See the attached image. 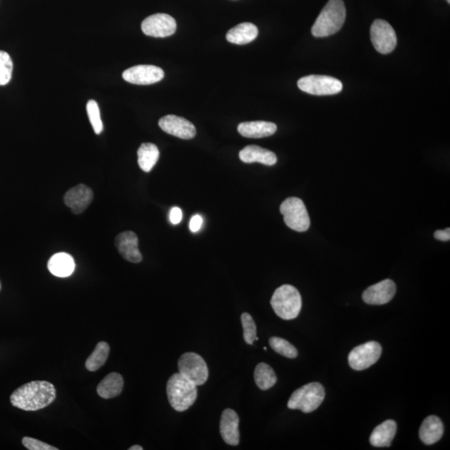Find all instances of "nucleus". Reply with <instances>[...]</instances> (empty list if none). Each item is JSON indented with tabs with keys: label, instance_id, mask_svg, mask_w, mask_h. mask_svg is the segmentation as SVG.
Instances as JSON below:
<instances>
[{
	"label": "nucleus",
	"instance_id": "1",
	"mask_svg": "<svg viewBox=\"0 0 450 450\" xmlns=\"http://www.w3.org/2000/svg\"><path fill=\"white\" fill-rule=\"evenodd\" d=\"M56 399V390L48 382H29L17 388L10 396L12 405L25 411H37L51 405Z\"/></svg>",
	"mask_w": 450,
	"mask_h": 450
},
{
	"label": "nucleus",
	"instance_id": "2",
	"mask_svg": "<svg viewBox=\"0 0 450 450\" xmlns=\"http://www.w3.org/2000/svg\"><path fill=\"white\" fill-rule=\"evenodd\" d=\"M346 18L343 0H329L319 14L311 29L314 37H328L340 32Z\"/></svg>",
	"mask_w": 450,
	"mask_h": 450
},
{
	"label": "nucleus",
	"instance_id": "3",
	"mask_svg": "<svg viewBox=\"0 0 450 450\" xmlns=\"http://www.w3.org/2000/svg\"><path fill=\"white\" fill-rule=\"evenodd\" d=\"M197 387L180 373L173 375L167 383L168 402L173 409L178 412L190 409L197 399Z\"/></svg>",
	"mask_w": 450,
	"mask_h": 450
},
{
	"label": "nucleus",
	"instance_id": "4",
	"mask_svg": "<svg viewBox=\"0 0 450 450\" xmlns=\"http://www.w3.org/2000/svg\"><path fill=\"white\" fill-rule=\"evenodd\" d=\"M271 303L279 318L284 321H292L299 316L301 310V295L295 287L284 284L277 288L272 296Z\"/></svg>",
	"mask_w": 450,
	"mask_h": 450
},
{
	"label": "nucleus",
	"instance_id": "5",
	"mask_svg": "<svg viewBox=\"0 0 450 450\" xmlns=\"http://www.w3.org/2000/svg\"><path fill=\"white\" fill-rule=\"evenodd\" d=\"M325 397V388L321 384L314 382L305 384L292 394L288 402L290 410L311 413L321 406Z\"/></svg>",
	"mask_w": 450,
	"mask_h": 450
},
{
	"label": "nucleus",
	"instance_id": "6",
	"mask_svg": "<svg viewBox=\"0 0 450 450\" xmlns=\"http://www.w3.org/2000/svg\"><path fill=\"white\" fill-rule=\"evenodd\" d=\"M280 213L288 228L297 232H305L309 229L310 218L302 199L296 197L286 199L280 205Z\"/></svg>",
	"mask_w": 450,
	"mask_h": 450
},
{
	"label": "nucleus",
	"instance_id": "7",
	"mask_svg": "<svg viewBox=\"0 0 450 450\" xmlns=\"http://www.w3.org/2000/svg\"><path fill=\"white\" fill-rule=\"evenodd\" d=\"M179 373L196 386H203L209 378V368L205 360L195 353H186L178 361Z\"/></svg>",
	"mask_w": 450,
	"mask_h": 450
},
{
	"label": "nucleus",
	"instance_id": "8",
	"mask_svg": "<svg viewBox=\"0 0 450 450\" xmlns=\"http://www.w3.org/2000/svg\"><path fill=\"white\" fill-rule=\"evenodd\" d=\"M300 90L313 95H333L340 93L343 84L334 77L309 75L298 82Z\"/></svg>",
	"mask_w": 450,
	"mask_h": 450
},
{
	"label": "nucleus",
	"instance_id": "9",
	"mask_svg": "<svg viewBox=\"0 0 450 450\" xmlns=\"http://www.w3.org/2000/svg\"><path fill=\"white\" fill-rule=\"evenodd\" d=\"M382 353V347L378 342H368L352 349L349 355V364L355 371H364L374 365Z\"/></svg>",
	"mask_w": 450,
	"mask_h": 450
},
{
	"label": "nucleus",
	"instance_id": "10",
	"mask_svg": "<svg viewBox=\"0 0 450 450\" xmlns=\"http://www.w3.org/2000/svg\"><path fill=\"white\" fill-rule=\"evenodd\" d=\"M373 45L377 51L383 55L393 52L397 45V36L393 27L383 19H376L371 29Z\"/></svg>",
	"mask_w": 450,
	"mask_h": 450
},
{
	"label": "nucleus",
	"instance_id": "11",
	"mask_svg": "<svg viewBox=\"0 0 450 450\" xmlns=\"http://www.w3.org/2000/svg\"><path fill=\"white\" fill-rule=\"evenodd\" d=\"M142 32L146 36L155 38H165L176 32L175 19L166 14H156L146 18L141 25Z\"/></svg>",
	"mask_w": 450,
	"mask_h": 450
},
{
	"label": "nucleus",
	"instance_id": "12",
	"mask_svg": "<svg viewBox=\"0 0 450 450\" xmlns=\"http://www.w3.org/2000/svg\"><path fill=\"white\" fill-rule=\"evenodd\" d=\"M164 77L162 68L155 65L141 64L126 69L123 73L125 82L138 86H148L160 82Z\"/></svg>",
	"mask_w": 450,
	"mask_h": 450
},
{
	"label": "nucleus",
	"instance_id": "13",
	"mask_svg": "<svg viewBox=\"0 0 450 450\" xmlns=\"http://www.w3.org/2000/svg\"><path fill=\"white\" fill-rule=\"evenodd\" d=\"M161 129L173 136L190 140L196 136V129L191 122L176 115H166L159 121Z\"/></svg>",
	"mask_w": 450,
	"mask_h": 450
},
{
	"label": "nucleus",
	"instance_id": "14",
	"mask_svg": "<svg viewBox=\"0 0 450 450\" xmlns=\"http://www.w3.org/2000/svg\"><path fill=\"white\" fill-rule=\"evenodd\" d=\"M396 284L391 279H384L383 282L368 287L363 293L362 298L365 303L371 305H386L395 297Z\"/></svg>",
	"mask_w": 450,
	"mask_h": 450
},
{
	"label": "nucleus",
	"instance_id": "15",
	"mask_svg": "<svg viewBox=\"0 0 450 450\" xmlns=\"http://www.w3.org/2000/svg\"><path fill=\"white\" fill-rule=\"evenodd\" d=\"M94 193L86 184H80L71 188L64 195V203L72 212L79 214L93 201Z\"/></svg>",
	"mask_w": 450,
	"mask_h": 450
},
{
	"label": "nucleus",
	"instance_id": "16",
	"mask_svg": "<svg viewBox=\"0 0 450 450\" xmlns=\"http://www.w3.org/2000/svg\"><path fill=\"white\" fill-rule=\"evenodd\" d=\"M115 246L121 256L129 262L137 264L143 260L138 249V238L132 232L119 234L115 238Z\"/></svg>",
	"mask_w": 450,
	"mask_h": 450
},
{
	"label": "nucleus",
	"instance_id": "17",
	"mask_svg": "<svg viewBox=\"0 0 450 450\" xmlns=\"http://www.w3.org/2000/svg\"><path fill=\"white\" fill-rule=\"evenodd\" d=\"M240 418L236 411L232 409H226L221 415V429L223 440L227 445L237 446L240 444Z\"/></svg>",
	"mask_w": 450,
	"mask_h": 450
},
{
	"label": "nucleus",
	"instance_id": "18",
	"mask_svg": "<svg viewBox=\"0 0 450 450\" xmlns=\"http://www.w3.org/2000/svg\"><path fill=\"white\" fill-rule=\"evenodd\" d=\"M240 159L244 163H260L272 166L277 163V156L271 150L257 145H249L240 152Z\"/></svg>",
	"mask_w": 450,
	"mask_h": 450
},
{
	"label": "nucleus",
	"instance_id": "19",
	"mask_svg": "<svg viewBox=\"0 0 450 450\" xmlns=\"http://www.w3.org/2000/svg\"><path fill=\"white\" fill-rule=\"evenodd\" d=\"M444 434V425L436 415L427 417L419 429V438L423 443L432 445L440 440Z\"/></svg>",
	"mask_w": 450,
	"mask_h": 450
},
{
	"label": "nucleus",
	"instance_id": "20",
	"mask_svg": "<svg viewBox=\"0 0 450 450\" xmlns=\"http://www.w3.org/2000/svg\"><path fill=\"white\" fill-rule=\"evenodd\" d=\"M277 126L274 123L266 121L244 122L238 126V132L242 136L250 138H260L273 136Z\"/></svg>",
	"mask_w": 450,
	"mask_h": 450
},
{
	"label": "nucleus",
	"instance_id": "21",
	"mask_svg": "<svg viewBox=\"0 0 450 450\" xmlns=\"http://www.w3.org/2000/svg\"><path fill=\"white\" fill-rule=\"evenodd\" d=\"M396 432L397 425L395 421L388 419L376 427L369 438V442L374 447H390Z\"/></svg>",
	"mask_w": 450,
	"mask_h": 450
},
{
	"label": "nucleus",
	"instance_id": "22",
	"mask_svg": "<svg viewBox=\"0 0 450 450\" xmlns=\"http://www.w3.org/2000/svg\"><path fill=\"white\" fill-rule=\"evenodd\" d=\"M48 268L52 275L60 277V278H66L75 271V260L68 253H56V255L50 258Z\"/></svg>",
	"mask_w": 450,
	"mask_h": 450
},
{
	"label": "nucleus",
	"instance_id": "23",
	"mask_svg": "<svg viewBox=\"0 0 450 450\" xmlns=\"http://www.w3.org/2000/svg\"><path fill=\"white\" fill-rule=\"evenodd\" d=\"M258 34L259 29L256 25L251 23H242L229 29L227 33L226 38L232 44L246 45L255 40Z\"/></svg>",
	"mask_w": 450,
	"mask_h": 450
},
{
	"label": "nucleus",
	"instance_id": "24",
	"mask_svg": "<svg viewBox=\"0 0 450 450\" xmlns=\"http://www.w3.org/2000/svg\"><path fill=\"white\" fill-rule=\"evenodd\" d=\"M124 384L121 375L115 372L110 373L99 383L97 393L103 399H113L121 394Z\"/></svg>",
	"mask_w": 450,
	"mask_h": 450
},
{
	"label": "nucleus",
	"instance_id": "25",
	"mask_svg": "<svg viewBox=\"0 0 450 450\" xmlns=\"http://www.w3.org/2000/svg\"><path fill=\"white\" fill-rule=\"evenodd\" d=\"M160 151L155 145L142 144L138 150V164L142 171L150 172L159 160Z\"/></svg>",
	"mask_w": 450,
	"mask_h": 450
},
{
	"label": "nucleus",
	"instance_id": "26",
	"mask_svg": "<svg viewBox=\"0 0 450 450\" xmlns=\"http://www.w3.org/2000/svg\"><path fill=\"white\" fill-rule=\"evenodd\" d=\"M110 351V345L106 342H99L96 345L94 352L88 358L86 367L88 371L95 372L101 368L105 364Z\"/></svg>",
	"mask_w": 450,
	"mask_h": 450
},
{
	"label": "nucleus",
	"instance_id": "27",
	"mask_svg": "<svg viewBox=\"0 0 450 450\" xmlns=\"http://www.w3.org/2000/svg\"><path fill=\"white\" fill-rule=\"evenodd\" d=\"M255 380L257 386L262 390L271 388L277 382V376L268 364L260 363L257 365L255 371Z\"/></svg>",
	"mask_w": 450,
	"mask_h": 450
},
{
	"label": "nucleus",
	"instance_id": "28",
	"mask_svg": "<svg viewBox=\"0 0 450 450\" xmlns=\"http://www.w3.org/2000/svg\"><path fill=\"white\" fill-rule=\"evenodd\" d=\"M269 345L276 353L288 359H295L298 356V350L295 346L282 338L272 337L269 340Z\"/></svg>",
	"mask_w": 450,
	"mask_h": 450
},
{
	"label": "nucleus",
	"instance_id": "29",
	"mask_svg": "<svg viewBox=\"0 0 450 450\" xmlns=\"http://www.w3.org/2000/svg\"><path fill=\"white\" fill-rule=\"evenodd\" d=\"M13 61L9 53L0 50V86H6L12 78Z\"/></svg>",
	"mask_w": 450,
	"mask_h": 450
},
{
	"label": "nucleus",
	"instance_id": "30",
	"mask_svg": "<svg viewBox=\"0 0 450 450\" xmlns=\"http://www.w3.org/2000/svg\"><path fill=\"white\" fill-rule=\"evenodd\" d=\"M86 109L88 118H90L95 133L99 134L103 130V123L97 102L95 100H90L87 103Z\"/></svg>",
	"mask_w": 450,
	"mask_h": 450
},
{
	"label": "nucleus",
	"instance_id": "31",
	"mask_svg": "<svg viewBox=\"0 0 450 450\" xmlns=\"http://www.w3.org/2000/svg\"><path fill=\"white\" fill-rule=\"evenodd\" d=\"M242 325L244 329V338L248 345H253L257 336V329L255 321L251 315L244 313L241 315Z\"/></svg>",
	"mask_w": 450,
	"mask_h": 450
},
{
	"label": "nucleus",
	"instance_id": "32",
	"mask_svg": "<svg viewBox=\"0 0 450 450\" xmlns=\"http://www.w3.org/2000/svg\"><path fill=\"white\" fill-rule=\"evenodd\" d=\"M22 444L26 449L29 450H58L59 449L53 447L52 445L45 443L40 440L30 437L23 438Z\"/></svg>",
	"mask_w": 450,
	"mask_h": 450
},
{
	"label": "nucleus",
	"instance_id": "33",
	"mask_svg": "<svg viewBox=\"0 0 450 450\" xmlns=\"http://www.w3.org/2000/svg\"><path fill=\"white\" fill-rule=\"evenodd\" d=\"M183 214L182 210L179 207H174L171 211L169 214V219L173 225H179L182 221Z\"/></svg>",
	"mask_w": 450,
	"mask_h": 450
},
{
	"label": "nucleus",
	"instance_id": "34",
	"mask_svg": "<svg viewBox=\"0 0 450 450\" xmlns=\"http://www.w3.org/2000/svg\"><path fill=\"white\" fill-rule=\"evenodd\" d=\"M202 225H203V218L201 217V215L195 214L190 219V229L193 233L198 232L199 230L201 229Z\"/></svg>",
	"mask_w": 450,
	"mask_h": 450
},
{
	"label": "nucleus",
	"instance_id": "35",
	"mask_svg": "<svg viewBox=\"0 0 450 450\" xmlns=\"http://www.w3.org/2000/svg\"><path fill=\"white\" fill-rule=\"evenodd\" d=\"M434 238L440 241L450 240V229L447 228L444 230H437L434 234Z\"/></svg>",
	"mask_w": 450,
	"mask_h": 450
},
{
	"label": "nucleus",
	"instance_id": "36",
	"mask_svg": "<svg viewBox=\"0 0 450 450\" xmlns=\"http://www.w3.org/2000/svg\"><path fill=\"white\" fill-rule=\"evenodd\" d=\"M143 447H141L140 445H134L132 447H130L129 450H143Z\"/></svg>",
	"mask_w": 450,
	"mask_h": 450
},
{
	"label": "nucleus",
	"instance_id": "37",
	"mask_svg": "<svg viewBox=\"0 0 450 450\" xmlns=\"http://www.w3.org/2000/svg\"><path fill=\"white\" fill-rule=\"evenodd\" d=\"M0 290H1V283H0Z\"/></svg>",
	"mask_w": 450,
	"mask_h": 450
},
{
	"label": "nucleus",
	"instance_id": "38",
	"mask_svg": "<svg viewBox=\"0 0 450 450\" xmlns=\"http://www.w3.org/2000/svg\"><path fill=\"white\" fill-rule=\"evenodd\" d=\"M447 2L449 3H450V0H447Z\"/></svg>",
	"mask_w": 450,
	"mask_h": 450
}]
</instances>
